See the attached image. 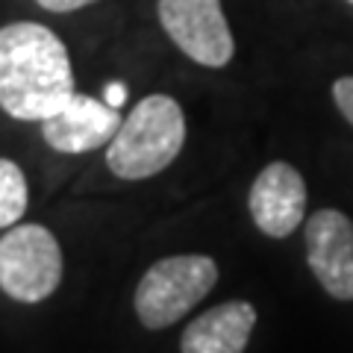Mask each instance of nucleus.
I'll return each instance as SVG.
<instances>
[{"label": "nucleus", "mask_w": 353, "mask_h": 353, "mask_svg": "<svg viewBox=\"0 0 353 353\" xmlns=\"http://www.w3.org/2000/svg\"><path fill=\"white\" fill-rule=\"evenodd\" d=\"M74 65L65 41L39 21L0 27V109L15 121L59 112L74 97Z\"/></svg>", "instance_id": "1"}, {"label": "nucleus", "mask_w": 353, "mask_h": 353, "mask_svg": "<svg viewBox=\"0 0 353 353\" xmlns=\"http://www.w3.org/2000/svg\"><path fill=\"white\" fill-rule=\"evenodd\" d=\"M185 115L171 94H148L130 109L106 145V168L118 180H150L180 157Z\"/></svg>", "instance_id": "2"}, {"label": "nucleus", "mask_w": 353, "mask_h": 353, "mask_svg": "<svg viewBox=\"0 0 353 353\" xmlns=\"http://www.w3.org/2000/svg\"><path fill=\"white\" fill-rule=\"evenodd\" d=\"M218 283V262L203 253H176L157 259L132 292L141 327L165 330L203 301Z\"/></svg>", "instance_id": "3"}, {"label": "nucleus", "mask_w": 353, "mask_h": 353, "mask_svg": "<svg viewBox=\"0 0 353 353\" xmlns=\"http://www.w3.org/2000/svg\"><path fill=\"white\" fill-rule=\"evenodd\" d=\"M65 256L44 224L9 227L0 239V292L18 303H41L59 289Z\"/></svg>", "instance_id": "4"}, {"label": "nucleus", "mask_w": 353, "mask_h": 353, "mask_svg": "<svg viewBox=\"0 0 353 353\" xmlns=\"http://www.w3.org/2000/svg\"><path fill=\"white\" fill-rule=\"evenodd\" d=\"M162 30L192 62L224 68L236 57V39L221 0H157Z\"/></svg>", "instance_id": "5"}, {"label": "nucleus", "mask_w": 353, "mask_h": 353, "mask_svg": "<svg viewBox=\"0 0 353 353\" xmlns=\"http://www.w3.org/2000/svg\"><path fill=\"white\" fill-rule=\"evenodd\" d=\"M306 265L333 301H353V221L341 209H318L303 224Z\"/></svg>", "instance_id": "6"}, {"label": "nucleus", "mask_w": 353, "mask_h": 353, "mask_svg": "<svg viewBox=\"0 0 353 353\" xmlns=\"http://www.w3.org/2000/svg\"><path fill=\"white\" fill-rule=\"evenodd\" d=\"M248 209L268 239H289L306 218V183L289 162H271L250 183Z\"/></svg>", "instance_id": "7"}, {"label": "nucleus", "mask_w": 353, "mask_h": 353, "mask_svg": "<svg viewBox=\"0 0 353 353\" xmlns=\"http://www.w3.org/2000/svg\"><path fill=\"white\" fill-rule=\"evenodd\" d=\"M121 112L109 106L103 97L80 94L65 103L59 112L41 121V139L44 145L57 153H92L97 148H106L121 127Z\"/></svg>", "instance_id": "8"}, {"label": "nucleus", "mask_w": 353, "mask_h": 353, "mask_svg": "<svg viewBox=\"0 0 353 353\" xmlns=\"http://www.w3.org/2000/svg\"><path fill=\"white\" fill-rule=\"evenodd\" d=\"M256 327V306L248 301H224L185 324L180 353H245Z\"/></svg>", "instance_id": "9"}, {"label": "nucleus", "mask_w": 353, "mask_h": 353, "mask_svg": "<svg viewBox=\"0 0 353 353\" xmlns=\"http://www.w3.org/2000/svg\"><path fill=\"white\" fill-rule=\"evenodd\" d=\"M30 206L27 174L18 162L0 157V230L15 227Z\"/></svg>", "instance_id": "10"}, {"label": "nucleus", "mask_w": 353, "mask_h": 353, "mask_svg": "<svg viewBox=\"0 0 353 353\" xmlns=\"http://www.w3.org/2000/svg\"><path fill=\"white\" fill-rule=\"evenodd\" d=\"M333 101H336V109L341 112V118L353 127V77H339L333 83Z\"/></svg>", "instance_id": "11"}, {"label": "nucleus", "mask_w": 353, "mask_h": 353, "mask_svg": "<svg viewBox=\"0 0 353 353\" xmlns=\"http://www.w3.org/2000/svg\"><path fill=\"white\" fill-rule=\"evenodd\" d=\"M41 9L48 12H57V15H68V12H80V9L97 3V0H36Z\"/></svg>", "instance_id": "12"}, {"label": "nucleus", "mask_w": 353, "mask_h": 353, "mask_svg": "<svg viewBox=\"0 0 353 353\" xmlns=\"http://www.w3.org/2000/svg\"><path fill=\"white\" fill-rule=\"evenodd\" d=\"M103 101L109 103V106H121V103H124L127 101V88L124 85H121V83H109L106 85V94H103Z\"/></svg>", "instance_id": "13"}, {"label": "nucleus", "mask_w": 353, "mask_h": 353, "mask_svg": "<svg viewBox=\"0 0 353 353\" xmlns=\"http://www.w3.org/2000/svg\"><path fill=\"white\" fill-rule=\"evenodd\" d=\"M347 3H353V0H347Z\"/></svg>", "instance_id": "14"}]
</instances>
